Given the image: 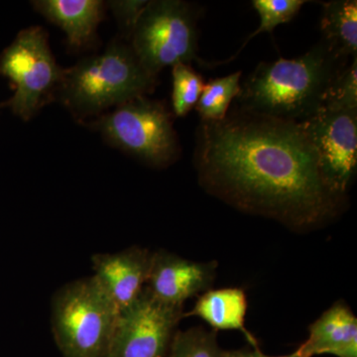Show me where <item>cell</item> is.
Masks as SVG:
<instances>
[{"label":"cell","mask_w":357,"mask_h":357,"mask_svg":"<svg viewBox=\"0 0 357 357\" xmlns=\"http://www.w3.org/2000/svg\"><path fill=\"white\" fill-rule=\"evenodd\" d=\"M119 307L93 276L70 282L52 300L54 338L64 357H107Z\"/></svg>","instance_id":"cell-4"},{"label":"cell","mask_w":357,"mask_h":357,"mask_svg":"<svg viewBox=\"0 0 357 357\" xmlns=\"http://www.w3.org/2000/svg\"><path fill=\"white\" fill-rule=\"evenodd\" d=\"M198 11L182 0H152L136 23L130 47L142 67L157 77L166 67L192 61L206 64L198 57Z\"/></svg>","instance_id":"cell-7"},{"label":"cell","mask_w":357,"mask_h":357,"mask_svg":"<svg viewBox=\"0 0 357 357\" xmlns=\"http://www.w3.org/2000/svg\"><path fill=\"white\" fill-rule=\"evenodd\" d=\"M248 299L243 289L223 288L208 290L199 296L195 307L185 317H198L213 331H238L243 333L250 347H258L257 340L246 330L245 314Z\"/></svg>","instance_id":"cell-14"},{"label":"cell","mask_w":357,"mask_h":357,"mask_svg":"<svg viewBox=\"0 0 357 357\" xmlns=\"http://www.w3.org/2000/svg\"><path fill=\"white\" fill-rule=\"evenodd\" d=\"M156 84L157 77L142 67L130 45L114 40L102 53L65 69L55 100L84 121L152 93Z\"/></svg>","instance_id":"cell-3"},{"label":"cell","mask_w":357,"mask_h":357,"mask_svg":"<svg viewBox=\"0 0 357 357\" xmlns=\"http://www.w3.org/2000/svg\"><path fill=\"white\" fill-rule=\"evenodd\" d=\"M321 31L324 42L338 59L357 57V1L335 0L323 3Z\"/></svg>","instance_id":"cell-15"},{"label":"cell","mask_w":357,"mask_h":357,"mask_svg":"<svg viewBox=\"0 0 357 357\" xmlns=\"http://www.w3.org/2000/svg\"><path fill=\"white\" fill-rule=\"evenodd\" d=\"M89 126L115 148L153 167L172 164L180 153L172 114L146 96L121 103Z\"/></svg>","instance_id":"cell-5"},{"label":"cell","mask_w":357,"mask_h":357,"mask_svg":"<svg viewBox=\"0 0 357 357\" xmlns=\"http://www.w3.org/2000/svg\"><path fill=\"white\" fill-rule=\"evenodd\" d=\"M241 76L243 72L238 70L204 84L196 105L202 121H222L227 117L230 103L241 91Z\"/></svg>","instance_id":"cell-16"},{"label":"cell","mask_w":357,"mask_h":357,"mask_svg":"<svg viewBox=\"0 0 357 357\" xmlns=\"http://www.w3.org/2000/svg\"><path fill=\"white\" fill-rule=\"evenodd\" d=\"M347 63L323 41L301 57L260 63L241 84L238 110L297 123L305 121L323 107L328 84Z\"/></svg>","instance_id":"cell-2"},{"label":"cell","mask_w":357,"mask_h":357,"mask_svg":"<svg viewBox=\"0 0 357 357\" xmlns=\"http://www.w3.org/2000/svg\"><path fill=\"white\" fill-rule=\"evenodd\" d=\"M183 307L160 302L146 287L119 312L107 357H167Z\"/></svg>","instance_id":"cell-9"},{"label":"cell","mask_w":357,"mask_h":357,"mask_svg":"<svg viewBox=\"0 0 357 357\" xmlns=\"http://www.w3.org/2000/svg\"><path fill=\"white\" fill-rule=\"evenodd\" d=\"M295 352L300 357H357L356 317L344 303H335L310 326L309 337Z\"/></svg>","instance_id":"cell-12"},{"label":"cell","mask_w":357,"mask_h":357,"mask_svg":"<svg viewBox=\"0 0 357 357\" xmlns=\"http://www.w3.org/2000/svg\"><path fill=\"white\" fill-rule=\"evenodd\" d=\"M321 109L357 110V57L335 73L324 96Z\"/></svg>","instance_id":"cell-18"},{"label":"cell","mask_w":357,"mask_h":357,"mask_svg":"<svg viewBox=\"0 0 357 357\" xmlns=\"http://www.w3.org/2000/svg\"><path fill=\"white\" fill-rule=\"evenodd\" d=\"M218 263H202L159 250L152 255L146 288L160 302L183 307L185 301L211 290Z\"/></svg>","instance_id":"cell-10"},{"label":"cell","mask_w":357,"mask_h":357,"mask_svg":"<svg viewBox=\"0 0 357 357\" xmlns=\"http://www.w3.org/2000/svg\"><path fill=\"white\" fill-rule=\"evenodd\" d=\"M167 357H227V351L218 344L217 331L196 326L176 332Z\"/></svg>","instance_id":"cell-17"},{"label":"cell","mask_w":357,"mask_h":357,"mask_svg":"<svg viewBox=\"0 0 357 357\" xmlns=\"http://www.w3.org/2000/svg\"><path fill=\"white\" fill-rule=\"evenodd\" d=\"M32 4L37 13L65 32L68 45L76 49L95 40L105 13V2L100 0H37Z\"/></svg>","instance_id":"cell-13"},{"label":"cell","mask_w":357,"mask_h":357,"mask_svg":"<svg viewBox=\"0 0 357 357\" xmlns=\"http://www.w3.org/2000/svg\"><path fill=\"white\" fill-rule=\"evenodd\" d=\"M195 164L203 188L248 213L307 229L337 215L340 197L324 184L316 154L297 122L237 109L202 121Z\"/></svg>","instance_id":"cell-1"},{"label":"cell","mask_w":357,"mask_h":357,"mask_svg":"<svg viewBox=\"0 0 357 357\" xmlns=\"http://www.w3.org/2000/svg\"><path fill=\"white\" fill-rule=\"evenodd\" d=\"M298 124L314 149L324 184L342 198L356 173L357 110L321 109Z\"/></svg>","instance_id":"cell-8"},{"label":"cell","mask_w":357,"mask_h":357,"mask_svg":"<svg viewBox=\"0 0 357 357\" xmlns=\"http://www.w3.org/2000/svg\"><path fill=\"white\" fill-rule=\"evenodd\" d=\"M153 252L133 246L115 253H98L91 257L93 278L119 311L139 297L146 287Z\"/></svg>","instance_id":"cell-11"},{"label":"cell","mask_w":357,"mask_h":357,"mask_svg":"<svg viewBox=\"0 0 357 357\" xmlns=\"http://www.w3.org/2000/svg\"><path fill=\"white\" fill-rule=\"evenodd\" d=\"M172 77L174 114L184 117L196 107L204 88L203 77L191 66L183 63L173 66Z\"/></svg>","instance_id":"cell-19"},{"label":"cell","mask_w":357,"mask_h":357,"mask_svg":"<svg viewBox=\"0 0 357 357\" xmlns=\"http://www.w3.org/2000/svg\"><path fill=\"white\" fill-rule=\"evenodd\" d=\"M307 1L305 0H255L252 6L260 17V25L257 30L249 35L243 47L249 40L260 33H273L275 28L291 20L299 13Z\"/></svg>","instance_id":"cell-20"},{"label":"cell","mask_w":357,"mask_h":357,"mask_svg":"<svg viewBox=\"0 0 357 357\" xmlns=\"http://www.w3.org/2000/svg\"><path fill=\"white\" fill-rule=\"evenodd\" d=\"M65 69L56 62L43 28L32 26L18 33L0 54V76L13 84V96L0 102L24 121L55 100Z\"/></svg>","instance_id":"cell-6"},{"label":"cell","mask_w":357,"mask_h":357,"mask_svg":"<svg viewBox=\"0 0 357 357\" xmlns=\"http://www.w3.org/2000/svg\"><path fill=\"white\" fill-rule=\"evenodd\" d=\"M227 357H300L295 351L288 356H272L263 354L261 349L258 347L252 349H236V351H227Z\"/></svg>","instance_id":"cell-22"},{"label":"cell","mask_w":357,"mask_h":357,"mask_svg":"<svg viewBox=\"0 0 357 357\" xmlns=\"http://www.w3.org/2000/svg\"><path fill=\"white\" fill-rule=\"evenodd\" d=\"M107 3L119 27L130 39L136 23L147 6L148 0H114Z\"/></svg>","instance_id":"cell-21"}]
</instances>
